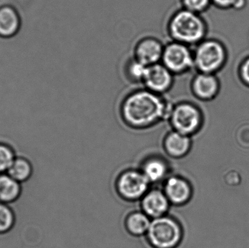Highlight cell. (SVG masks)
Instances as JSON below:
<instances>
[{
    "mask_svg": "<svg viewBox=\"0 0 249 248\" xmlns=\"http://www.w3.org/2000/svg\"><path fill=\"white\" fill-rule=\"evenodd\" d=\"M203 120L199 106L188 100L174 103L168 119L171 130L190 137L200 131Z\"/></svg>",
    "mask_w": 249,
    "mask_h": 248,
    "instance_id": "5b68a950",
    "label": "cell"
},
{
    "mask_svg": "<svg viewBox=\"0 0 249 248\" xmlns=\"http://www.w3.org/2000/svg\"><path fill=\"white\" fill-rule=\"evenodd\" d=\"M220 87L217 74L196 72L190 80V90L192 95L202 101L214 99L219 94Z\"/></svg>",
    "mask_w": 249,
    "mask_h": 248,
    "instance_id": "8fae6325",
    "label": "cell"
},
{
    "mask_svg": "<svg viewBox=\"0 0 249 248\" xmlns=\"http://www.w3.org/2000/svg\"><path fill=\"white\" fill-rule=\"evenodd\" d=\"M212 5L221 10H240L244 9L247 5V0H211Z\"/></svg>",
    "mask_w": 249,
    "mask_h": 248,
    "instance_id": "603a6c76",
    "label": "cell"
},
{
    "mask_svg": "<svg viewBox=\"0 0 249 248\" xmlns=\"http://www.w3.org/2000/svg\"><path fill=\"white\" fill-rule=\"evenodd\" d=\"M165 44L155 35L142 36L135 42L131 55L146 66L161 62Z\"/></svg>",
    "mask_w": 249,
    "mask_h": 248,
    "instance_id": "ba28073f",
    "label": "cell"
},
{
    "mask_svg": "<svg viewBox=\"0 0 249 248\" xmlns=\"http://www.w3.org/2000/svg\"><path fill=\"white\" fill-rule=\"evenodd\" d=\"M151 221L152 219L141 210L130 211L124 217V230L133 237H145L150 226Z\"/></svg>",
    "mask_w": 249,
    "mask_h": 248,
    "instance_id": "2e32d148",
    "label": "cell"
},
{
    "mask_svg": "<svg viewBox=\"0 0 249 248\" xmlns=\"http://www.w3.org/2000/svg\"><path fill=\"white\" fill-rule=\"evenodd\" d=\"M161 63L175 77L195 71L193 48L169 40L165 44Z\"/></svg>",
    "mask_w": 249,
    "mask_h": 248,
    "instance_id": "52a82bcc",
    "label": "cell"
},
{
    "mask_svg": "<svg viewBox=\"0 0 249 248\" xmlns=\"http://www.w3.org/2000/svg\"><path fill=\"white\" fill-rule=\"evenodd\" d=\"M140 210L151 219L168 215L172 205L162 188H150L140 201Z\"/></svg>",
    "mask_w": 249,
    "mask_h": 248,
    "instance_id": "7c38bea8",
    "label": "cell"
},
{
    "mask_svg": "<svg viewBox=\"0 0 249 248\" xmlns=\"http://www.w3.org/2000/svg\"><path fill=\"white\" fill-rule=\"evenodd\" d=\"M162 144L163 151L168 157L179 160L191 151L193 141L191 137L171 130L165 134Z\"/></svg>",
    "mask_w": 249,
    "mask_h": 248,
    "instance_id": "5bb4252c",
    "label": "cell"
},
{
    "mask_svg": "<svg viewBox=\"0 0 249 248\" xmlns=\"http://www.w3.org/2000/svg\"><path fill=\"white\" fill-rule=\"evenodd\" d=\"M174 103L144 87L127 93L121 101L119 113L126 126L133 130H145L168 121Z\"/></svg>",
    "mask_w": 249,
    "mask_h": 248,
    "instance_id": "6da1fadb",
    "label": "cell"
},
{
    "mask_svg": "<svg viewBox=\"0 0 249 248\" xmlns=\"http://www.w3.org/2000/svg\"><path fill=\"white\" fill-rule=\"evenodd\" d=\"M21 194L20 183L7 173L0 174V202L4 204L16 202Z\"/></svg>",
    "mask_w": 249,
    "mask_h": 248,
    "instance_id": "e0dca14e",
    "label": "cell"
},
{
    "mask_svg": "<svg viewBox=\"0 0 249 248\" xmlns=\"http://www.w3.org/2000/svg\"><path fill=\"white\" fill-rule=\"evenodd\" d=\"M175 77L162 63H158L147 67L142 86L152 93L166 96L174 87Z\"/></svg>",
    "mask_w": 249,
    "mask_h": 248,
    "instance_id": "30bf717a",
    "label": "cell"
},
{
    "mask_svg": "<svg viewBox=\"0 0 249 248\" xmlns=\"http://www.w3.org/2000/svg\"><path fill=\"white\" fill-rule=\"evenodd\" d=\"M184 227L172 215H164L151 221L145 238L152 248H177L184 239Z\"/></svg>",
    "mask_w": 249,
    "mask_h": 248,
    "instance_id": "277c9868",
    "label": "cell"
},
{
    "mask_svg": "<svg viewBox=\"0 0 249 248\" xmlns=\"http://www.w3.org/2000/svg\"><path fill=\"white\" fill-rule=\"evenodd\" d=\"M178 1L181 8L201 15L212 5L211 0H178Z\"/></svg>",
    "mask_w": 249,
    "mask_h": 248,
    "instance_id": "7402d4cb",
    "label": "cell"
},
{
    "mask_svg": "<svg viewBox=\"0 0 249 248\" xmlns=\"http://www.w3.org/2000/svg\"><path fill=\"white\" fill-rule=\"evenodd\" d=\"M139 168L152 185L163 183L172 173L171 165L160 154H150L143 158Z\"/></svg>",
    "mask_w": 249,
    "mask_h": 248,
    "instance_id": "4fadbf2b",
    "label": "cell"
},
{
    "mask_svg": "<svg viewBox=\"0 0 249 248\" xmlns=\"http://www.w3.org/2000/svg\"><path fill=\"white\" fill-rule=\"evenodd\" d=\"M208 23L203 15L178 7L167 18L165 32L170 40L191 48L207 37Z\"/></svg>",
    "mask_w": 249,
    "mask_h": 248,
    "instance_id": "7a4b0ae2",
    "label": "cell"
},
{
    "mask_svg": "<svg viewBox=\"0 0 249 248\" xmlns=\"http://www.w3.org/2000/svg\"><path fill=\"white\" fill-rule=\"evenodd\" d=\"M238 74L241 83L249 87V56L241 61L238 66Z\"/></svg>",
    "mask_w": 249,
    "mask_h": 248,
    "instance_id": "cb8c5ba5",
    "label": "cell"
},
{
    "mask_svg": "<svg viewBox=\"0 0 249 248\" xmlns=\"http://www.w3.org/2000/svg\"><path fill=\"white\" fill-rule=\"evenodd\" d=\"M33 172L32 164L24 157H16L7 173L19 183H23L30 179Z\"/></svg>",
    "mask_w": 249,
    "mask_h": 248,
    "instance_id": "d6986e66",
    "label": "cell"
},
{
    "mask_svg": "<svg viewBox=\"0 0 249 248\" xmlns=\"http://www.w3.org/2000/svg\"><path fill=\"white\" fill-rule=\"evenodd\" d=\"M20 25V16L14 7L0 6V37H13L18 33Z\"/></svg>",
    "mask_w": 249,
    "mask_h": 248,
    "instance_id": "9a60e30c",
    "label": "cell"
},
{
    "mask_svg": "<svg viewBox=\"0 0 249 248\" xmlns=\"http://www.w3.org/2000/svg\"><path fill=\"white\" fill-rule=\"evenodd\" d=\"M195 71L217 74L226 65L228 50L223 42L215 38L206 37L193 48Z\"/></svg>",
    "mask_w": 249,
    "mask_h": 248,
    "instance_id": "3957f363",
    "label": "cell"
},
{
    "mask_svg": "<svg viewBox=\"0 0 249 248\" xmlns=\"http://www.w3.org/2000/svg\"><path fill=\"white\" fill-rule=\"evenodd\" d=\"M162 184V189L172 206H184L193 198V186L181 175L171 173Z\"/></svg>",
    "mask_w": 249,
    "mask_h": 248,
    "instance_id": "9c48e42d",
    "label": "cell"
},
{
    "mask_svg": "<svg viewBox=\"0 0 249 248\" xmlns=\"http://www.w3.org/2000/svg\"><path fill=\"white\" fill-rule=\"evenodd\" d=\"M114 185L118 197L127 202H139L152 186L140 169L133 167L123 170Z\"/></svg>",
    "mask_w": 249,
    "mask_h": 248,
    "instance_id": "8992f818",
    "label": "cell"
},
{
    "mask_svg": "<svg viewBox=\"0 0 249 248\" xmlns=\"http://www.w3.org/2000/svg\"><path fill=\"white\" fill-rule=\"evenodd\" d=\"M147 67L130 55L124 61L123 74L126 81L131 84L142 85Z\"/></svg>",
    "mask_w": 249,
    "mask_h": 248,
    "instance_id": "ac0fdd59",
    "label": "cell"
},
{
    "mask_svg": "<svg viewBox=\"0 0 249 248\" xmlns=\"http://www.w3.org/2000/svg\"><path fill=\"white\" fill-rule=\"evenodd\" d=\"M16 223V216L13 210L7 204L0 202V234L11 231Z\"/></svg>",
    "mask_w": 249,
    "mask_h": 248,
    "instance_id": "ffe728a7",
    "label": "cell"
},
{
    "mask_svg": "<svg viewBox=\"0 0 249 248\" xmlns=\"http://www.w3.org/2000/svg\"><path fill=\"white\" fill-rule=\"evenodd\" d=\"M16 157L12 147L0 143V174L7 173Z\"/></svg>",
    "mask_w": 249,
    "mask_h": 248,
    "instance_id": "44dd1931",
    "label": "cell"
}]
</instances>
